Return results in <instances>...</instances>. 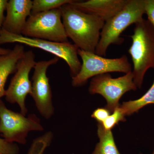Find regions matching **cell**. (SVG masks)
I'll return each instance as SVG.
<instances>
[{
    "label": "cell",
    "instance_id": "8992f818",
    "mask_svg": "<svg viewBox=\"0 0 154 154\" xmlns=\"http://www.w3.org/2000/svg\"><path fill=\"white\" fill-rule=\"evenodd\" d=\"M22 35L54 42H69L62 19L60 8L31 14Z\"/></svg>",
    "mask_w": 154,
    "mask_h": 154
},
{
    "label": "cell",
    "instance_id": "9c48e42d",
    "mask_svg": "<svg viewBox=\"0 0 154 154\" xmlns=\"http://www.w3.org/2000/svg\"><path fill=\"white\" fill-rule=\"evenodd\" d=\"M36 62L32 51H25L17 63L16 73L6 91V100L12 104L17 103L21 109V113L24 116L28 111L25 106V99L32 93V83L29 75Z\"/></svg>",
    "mask_w": 154,
    "mask_h": 154
},
{
    "label": "cell",
    "instance_id": "cb8c5ba5",
    "mask_svg": "<svg viewBox=\"0 0 154 154\" xmlns=\"http://www.w3.org/2000/svg\"><path fill=\"white\" fill-rule=\"evenodd\" d=\"M152 154H154V149L153 150V152L152 153Z\"/></svg>",
    "mask_w": 154,
    "mask_h": 154
},
{
    "label": "cell",
    "instance_id": "7c38bea8",
    "mask_svg": "<svg viewBox=\"0 0 154 154\" xmlns=\"http://www.w3.org/2000/svg\"><path fill=\"white\" fill-rule=\"evenodd\" d=\"M128 1L129 0L75 1L71 4L80 11L98 17L105 22L121 11Z\"/></svg>",
    "mask_w": 154,
    "mask_h": 154
},
{
    "label": "cell",
    "instance_id": "ba28073f",
    "mask_svg": "<svg viewBox=\"0 0 154 154\" xmlns=\"http://www.w3.org/2000/svg\"><path fill=\"white\" fill-rule=\"evenodd\" d=\"M137 88L131 71L115 79L109 73L94 77L90 83L89 92L92 95L99 94L103 96L107 102L105 108L111 113L119 107L122 96L126 92L136 91Z\"/></svg>",
    "mask_w": 154,
    "mask_h": 154
},
{
    "label": "cell",
    "instance_id": "44dd1931",
    "mask_svg": "<svg viewBox=\"0 0 154 154\" xmlns=\"http://www.w3.org/2000/svg\"><path fill=\"white\" fill-rule=\"evenodd\" d=\"M145 11L148 20L154 28V0H145Z\"/></svg>",
    "mask_w": 154,
    "mask_h": 154
},
{
    "label": "cell",
    "instance_id": "7a4b0ae2",
    "mask_svg": "<svg viewBox=\"0 0 154 154\" xmlns=\"http://www.w3.org/2000/svg\"><path fill=\"white\" fill-rule=\"evenodd\" d=\"M129 36L132 41L128 52L133 63L134 82L140 88L146 72L154 69V28L143 18L135 24L134 34Z\"/></svg>",
    "mask_w": 154,
    "mask_h": 154
},
{
    "label": "cell",
    "instance_id": "e0dca14e",
    "mask_svg": "<svg viewBox=\"0 0 154 154\" xmlns=\"http://www.w3.org/2000/svg\"><path fill=\"white\" fill-rule=\"evenodd\" d=\"M52 133L49 132L36 139L31 146L28 154H42L52 140Z\"/></svg>",
    "mask_w": 154,
    "mask_h": 154
},
{
    "label": "cell",
    "instance_id": "d6986e66",
    "mask_svg": "<svg viewBox=\"0 0 154 154\" xmlns=\"http://www.w3.org/2000/svg\"><path fill=\"white\" fill-rule=\"evenodd\" d=\"M19 148L14 143L0 138V154H18Z\"/></svg>",
    "mask_w": 154,
    "mask_h": 154
},
{
    "label": "cell",
    "instance_id": "2e32d148",
    "mask_svg": "<svg viewBox=\"0 0 154 154\" xmlns=\"http://www.w3.org/2000/svg\"><path fill=\"white\" fill-rule=\"evenodd\" d=\"M74 0H34L32 1L31 14L60 8L64 5L71 4Z\"/></svg>",
    "mask_w": 154,
    "mask_h": 154
},
{
    "label": "cell",
    "instance_id": "6da1fadb",
    "mask_svg": "<svg viewBox=\"0 0 154 154\" xmlns=\"http://www.w3.org/2000/svg\"><path fill=\"white\" fill-rule=\"evenodd\" d=\"M60 10L68 38L79 49L95 53L105 22L94 15L80 11L71 4L64 5Z\"/></svg>",
    "mask_w": 154,
    "mask_h": 154
},
{
    "label": "cell",
    "instance_id": "ffe728a7",
    "mask_svg": "<svg viewBox=\"0 0 154 154\" xmlns=\"http://www.w3.org/2000/svg\"><path fill=\"white\" fill-rule=\"evenodd\" d=\"M110 113H111L110 111L105 107H99L94 110L91 115V116L92 118L98 122V123L102 124L107 117L110 115Z\"/></svg>",
    "mask_w": 154,
    "mask_h": 154
},
{
    "label": "cell",
    "instance_id": "5bb4252c",
    "mask_svg": "<svg viewBox=\"0 0 154 154\" xmlns=\"http://www.w3.org/2000/svg\"><path fill=\"white\" fill-rule=\"evenodd\" d=\"M97 134L99 141L92 154H121L116 144L111 131L106 130L98 123Z\"/></svg>",
    "mask_w": 154,
    "mask_h": 154
},
{
    "label": "cell",
    "instance_id": "ac0fdd59",
    "mask_svg": "<svg viewBox=\"0 0 154 154\" xmlns=\"http://www.w3.org/2000/svg\"><path fill=\"white\" fill-rule=\"evenodd\" d=\"M125 120V116L122 113L119 106L116 108L112 114H110L101 124L106 130L111 131L120 122Z\"/></svg>",
    "mask_w": 154,
    "mask_h": 154
},
{
    "label": "cell",
    "instance_id": "8fae6325",
    "mask_svg": "<svg viewBox=\"0 0 154 154\" xmlns=\"http://www.w3.org/2000/svg\"><path fill=\"white\" fill-rule=\"evenodd\" d=\"M32 8L31 0L8 1L3 30L13 34L22 35L27 20L31 15Z\"/></svg>",
    "mask_w": 154,
    "mask_h": 154
},
{
    "label": "cell",
    "instance_id": "603a6c76",
    "mask_svg": "<svg viewBox=\"0 0 154 154\" xmlns=\"http://www.w3.org/2000/svg\"><path fill=\"white\" fill-rule=\"evenodd\" d=\"M11 49L0 47V56L5 55L11 51Z\"/></svg>",
    "mask_w": 154,
    "mask_h": 154
},
{
    "label": "cell",
    "instance_id": "30bf717a",
    "mask_svg": "<svg viewBox=\"0 0 154 154\" xmlns=\"http://www.w3.org/2000/svg\"><path fill=\"white\" fill-rule=\"evenodd\" d=\"M58 60L59 58L55 57L49 60L40 61L36 62L33 68L30 96L33 97L38 111L46 119H49L54 113L47 70L51 66L57 63Z\"/></svg>",
    "mask_w": 154,
    "mask_h": 154
},
{
    "label": "cell",
    "instance_id": "5b68a950",
    "mask_svg": "<svg viewBox=\"0 0 154 154\" xmlns=\"http://www.w3.org/2000/svg\"><path fill=\"white\" fill-rule=\"evenodd\" d=\"M78 55L82 61L81 70L72 78L75 88L85 85L88 80L99 75L119 72L126 74L131 71V65L126 55L117 58H107L95 53L78 49Z\"/></svg>",
    "mask_w": 154,
    "mask_h": 154
},
{
    "label": "cell",
    "instance_id": "9a60e30c",
    "mask_svg": "<svg viewBox=\"0 0 154 154\" xmlns=\"http://www.w3.org/2000/svg\"><path fill=\"white\" fill-rule=\"evenodd\" d=\"M154 104V80L151 88L139 99L124 102L119 107L125 116L131 115L149 104Z\"/></svg>",
    "mask_w": 154,
    "mask_h": 154
},
{
    "label": "cell",
    "instance_id": "3957f363",
    "mask_svg": "<svg viewBox=\"0 0 154 154\" xmlns=\"http://www.w3.org/2000/svg\"><path fill=\"white\" fill-rule=\"evenodd\" d=\"M144 14L145 0H129L121 11L105 22L95 53L105 56L110 45L122 44L124 38L120 36L122 33L131 25L141 21Z\"/></svg>",
    "mask_w": 154,
    "mask_h": 154
},
{
    "label": "cell",
    "instance_id": "4fadbf2b",
    "mask_svg": "<svg viewBox=\"0 0 154 154\" xmlns=\"http://www.w3.org/2000/svg\"><path fill=\"white\" fill-rule=\"evenodd\" d=\"M25 52L22 44H17L8 54L0 56V98L5 96V86L9 76L16 72L17 63Z\"/></svg>",
    "mask_w": 154,
    "mask_h": 154
},
{
    "label": "cell",
    "instance_id": "277c9868",
    "mask_svg": "<svg viewBox=\"0 0 154 154\" xmlns=\"http://www.w3.org/2000/svg\"><path fill=\"white\" fill-rule=\"evenodd\" d=\"M12 43H18L42 50L62 59L68 65L72 78L75 76L81 70L82 63L78 54L79 48L71 42L60 43L30 38L10 33L2 29L0 32V45Z\"/></svg>",
    "mask_w": 154,
    "mask_h": 154
},
{
    "label": "cell",
    "instance_id": "7402d4cb",
    "mask_svg": "<svg viewBox=\"0 0 154 154\" xmlns=\"http://www.w3.org/2000/svg\"><path fill=\"white\" fill-rule=\"evenodd\" d=\"M8 0H0V32L2 30L3 23L5 18L4 13L6 10Z\"/></svg>",
    "mask_w": 154,
    "mask_h": 154
},
{
    "label": "cell",
    "instance_id": "52a82bcc",
    "mask_svg": "<svg viewBox=\"0 0 154 154\" xmlns=\"http://www.w3.org/2000/svg\"><path fill=\"white\" fill-rule=\"evenodd\" d=\"M25 116L8 109L0 99V134L4 139L9 142L25 144L29 132L44 130L35 114Z\"/></svg>",
    "mask_w": 154,
    "mask_h": 154
}]
</instances>
